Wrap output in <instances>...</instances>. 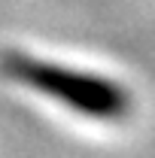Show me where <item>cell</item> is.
Wrapping results in <instances>:
<instances>
[{
  "mask_svg": "<svg viewBox=\"0 0 155 158\" xmlns=\"http://www.w3.org/2000/svg\"><path fill=\"white\" fill-rule=\"evenodd\" d=\"M3 70L9 76H15L19 82H24V85H34L43 94L58 98L67 106L82 110V113L97 116V118H119L128 106L125 91L113 82L88 76V73H73V70L27 58V55H6Z\"/></svg>",
  "mask_w": 155,
  "mask_h": 158,
  "instance_id": "cell-1",
  "label": "cell"
}]
</instances>
